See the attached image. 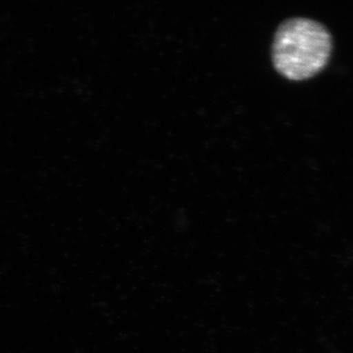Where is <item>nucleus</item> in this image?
I'll return each instance as SVG.
<instances>
[{"mask_svg": "<svg viewBox=\"0 0 353 353\" xmlns=\"http://www.w3.org/2000/svg\"><path fill=\"white\" fill-rule=\"evenodd\" d=\"M332 45L330 34L323 24L304 17L290 19L274 34V68L288 79H307L326 67Z\"/></svg>", "mask_w": 353, "mask_h": 353, "instance_id": "obj_1", "label": "nucleus"}]
</instances>
